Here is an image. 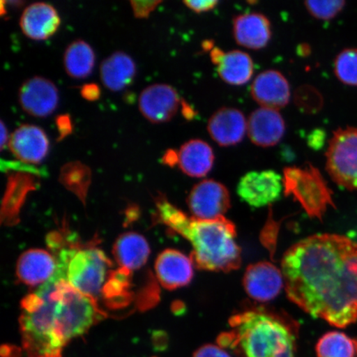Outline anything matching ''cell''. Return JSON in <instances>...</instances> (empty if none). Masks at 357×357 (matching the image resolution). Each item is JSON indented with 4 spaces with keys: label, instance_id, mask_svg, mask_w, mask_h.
I'll use <instances>...</instances> for the list:
<instances>
[{
    "label": "cell",
    "instance_id": "25",
    "mask_svg": "<svg viewBox=\"0 0 357 357\" xmlns=\"http://www.w3.org/2000/svg\"><path fill=\"white\" fill-rule=\"evenodd\" d=\"M96 64V54L91 45L77 40L67 47L64 66L67 75L75 79H84L91 74Z\"/></svg>",
    "mask_w": 357,
    "mask_h": 357
},
{
    "label": "cell",
    "instance_id": "42",
    "mask_svg": "<svg viewBox=\"0 0 357 357\" xmlns=\"http://www.w3.org/2000/svg\"><path fill=\"white\" fill-rule=\"evenodd\" d=\"M45 357H61V355L52 356H45Z\"/></svg>",
    "mask_w": 357,
    "mask_h": 357
},
{
    "label": "cell",
    "instance_id": "33",
    "mask_svg": "<svg viewBox=\"0 0 357 357\" xmlns=\"http://www.w3.org/2000/svg\"><path fill=\"white\" fill-rule=\"evenodd\" d=\"M56 125L58 133H59L57 142L63 140L65 137L69 136L73 132V124L69 114L58 115L56 118Z\"/></svg>",
    "mask_w": 357,
    "mask_h": 357
},
{
    "label": "cell",
    "instance_id": "20",
    "mask_svg": "<svg viewBox=\"0 0 357 357\" xmlns=\"http://www.w3.org/2000/svg\"><path fill=\"white\" fill-rule=\"evenodd\" d=\"M56 259L42 249H32L20 257L17 275L22 283L36 287L44 284L55 275Z\"/></svg>",
    "mask_w": 357,
    "mask_h": 357
},
{
    "label": "cell",
    "instance_id": "10",
    "mask_svg": "<svg viewBox=\"0 0 357 357\" xmlns=\"http://www.w3.org/2000/svg\"><path fill=\"white\" fill-rule=\"evenodd\" d=\"M243 287L250 297L258 302H269L284 287L282 271L271 262L260 261L245 270Z\"/></svg>",
    "mask_w": 357,
    "mask_h": 357
},
{
    "label": "cell",
    "instance_id": "8",
    "mask_svg": "<svg viewBox=\"0 0 357 357\" xmlns=\"http://www.w3.org/2000/svg\"><path fill=\"white\" fill-rule=\"evenodd\" d=\"M187 203L194 218L215 220L225 217L231 206L229 191L220 182L204 180L191 190Z\"/></svg>",
    "mask_w": 357,
    "mask_h": 357
},
{
    "label": "cell",
    "instance_id": "30",
    "mask_svg": "<svg viewBox=\"0 0 357 357\" xmlns=\"http://www.w3.org/2000/svg\"><path fill=\"white\" fill-rule=\"evenodd\" d=\"M296 102L298 108L305 113H317L323 106V98L316 89L302 86L296 93Z\"/></svg>",
    "mask_w": 357,
    "mask_h": 357
},
{
    "label": "cell",
    "instance_id": "4",
    "mask_svg": "<svg viewBox=\"0 0 357 357\" xmlns=\"http://www.w3.org/2000/svg\"><path fill=\"white\" fill-rule=\"evenodd\" d=\"M47 283L53 298L56 334L64 345L71 339L86 333L104 317L97 301L70 285L64 271L56 269Z\"/></svg>",
    "mask_w": 357,
    "mask_h": 357
},
{
    "label": "cell",
    "instance_id": "11",
    "mask_svg": "<svg viewBox=\"0 0 357 357\" xmlns=\"http://www.w3.org/2000/svg\"><path fill=\"white\" fill-rule=\"evenodd\" d=\"M22 109L26 114L45 118L54 112L59 102L55 84L42 77H34L22 83L19 92Z\"/></svg>",
    "mask_w": 357,
    "mask_h": 357
},
{
    "label": "cell",
    "instance_id": "1",
    "mask_svg": "<svg viewBox=\"0 0 357 357\" xmlns=\"http://www.w3.org/2000/svg\"><path fill=\"white\" fill-rule=\"evenodd\" d=\"M289 300L339 328L357 321V243L317 234L289 248L281 261Z\"/></svg>",
    "mask_w": 357,
    "mask_h": 357
},
{
    "label": "cell",
    "instance_id": "15",
    "mask_svg": "<svg viewBox=\"0 0 357 357\" xmlns=\"http://www.w3.org/2000/svg\"><path fill=\"white\" fill-rule=\"evenodd\" d=\"M251 95L253 100L263 108L278 110L289 104V84L278 70L263 71L254 79Z\"/></svg>",
    "mask_w": 357,
    "mask_h": 357
},
{
    "label": "cell",
    "instance_id": "3",
    "mask_svg": "<svg viewBox=\"0 0 357 357\" xmlns=\"http://www.w3.org/2000/svg\"><path fill=\"white\" fill-rule=\"evenodd\" d=\"M229 324L218 345L239 357H296L298 324L289 317L257 307L231 316Z\"/></svg>",
    "mask_w": 357,
    "mask_h": 357
},
{
    "label": "cell",
    "instance_id": "31",
    "mask_svg": "<svg viewBox=\"0 0 357 357\" xmlns=\"http://www.w3.org/2000/svg\"><path fill=\"white\" fill-rule=\"evenodd\" d=\"M279 227V223L275 222L270 214V218H268L264 229L262 230L261 234V243L271 252L272 257L274 256L276 243H278Z\"/></svg>",
    "mask_w": 357,
    "mask_h": 357
},
{
    "label": "cell",
    "instance_id": "16",
    "mask_svg": "<svg viewBox=\"0 0 357 357\" xmlns=\"http://www.w3.org/2000/svg\"><path fill=\"white\" fill-rule=\"evenodd\" d=\"M208 131L218 145L234 146L242 142L248 132V121L239 109L222 108L209 119Z\"/></svg>",
    "mask_w": 357,
    "mask_h": 357
},
{
    "label": "cell",
    "instance_id": "21",
    "mask_svg": "<svg viewBox=\"0 0 357 357\" xmlns=\"http://www.w3.org/2000/svg\"><path fill=\"white\" fill-rule=\"evenodd\" d=\"M234 36L240 46L259 50L270 42L271 22L261 13H243L234 20Z\"/></svg>",
    "mask_w": 357,
    "mask_h": 357
},
{
    "label": "cell",
    "instance_id": "34",
    "mask_svg": "<svg viewBox=\"0 0 357 357\" xmlns=\"http://www.w3.org/2000/svg\"><path fill=\"white\" fill-rule=\"evenodd\" d=\"M193 357H231L225 348L218 345L207 344L199 348Z\"/></svg>",
    "mask_w": 357,
    "mask_h": 357
},
{
    "label": "cell",
    "instance_id": "7",
    "mask_svg": "<svg viewBox=\"0 0 357 357\" xmlns=\"http://www.w3.org/2000/svg\"><path fill=\"white\" fill-rule=\"evenodd\" d=\"M326 158V169L333 181L343 188L357 191V128L334 132Z\"/></svg>",
    "mask_w": 357,
    "mask_h": 357
},
{
    "label": "cell",
    "instance_id": "14",
    "mask_svg": "<svg viewBox=\"0 0 357 357\" xmlns=\"http://www.w3.org/2000/svg\"><path fill=\"white\" fill-rule=\"evenodd\" d=\"M195 263L177 250L167 249L160 254L155 261L156 275L160 284L169 290L188 285L194 276Z\"/></svg>",
    "mask_w": 357,
    "mask_h": 357
},
{
    "label": "cell",
    "instance_id": "35",
    "mask_svg": "<svg viewBox=\"0 0 357 357\" xmlns=\"http://www.w3.org/2000/svg\"><path fill=\"white\" fill-rule=\"evenodd\" d=\"M218 1L216 0H204V1H184L185 6L195 13H202L211 11L215 8Z\"/></svg>",
    "mask_w": 357,
    "mask_h": 357
},
{
    "label": "cell",
    "instance_id": "2",
    "mask_svg": "<svg viewBox=\"0 0 357 357\" xmlns=\"http://www.w3.org/2000/svg\"><path fill=\"white\" fill-rule=\"evenodd\" d=\"M156 208L159 222L189 241L193 248L190 257L199 269L225 273L239 269L242 251L233 222L225 217L215 220L189 217L164 196L156 199Z\"/></svg>",
    "mask_w": 357,
    "mask_h": 357
},
{
    "label": "cell",
    "instance_id": "22",
    "mask_svg": "<svg viewBox=\"0 0 357 357\" xmlns=\"http://www.w3.org/2000/svg\"><path fill=\"white\" fill-rule=\"evenodd\" d=\"M178 166L190 177L206 176L213 167V149L203 140L194 139L185 142L178 151Z\"/></svg>",
    "mask_w": 357,
    "mask_h": 357
},
{
    "label": "cell",
    "instance_id": "36",
    "mask_svg": "<svg viewBox=\"0 0 357 357\" xmlns=\"http://www.w3.org/2000/svg\"><path fill=\"white\" fill-rule=\"evenodd\" d=\"M80 95L88 101H96L101 96V89L97 84L89 83L84 84L80 89Z\"/></svg>",
    "mask_w": 357,
    "mask_h": 357
},
{
    "label": "cell",
    "instance_id": "26",
    "mask_svg": "<svg viewBox=\"0 0 357 357\" xmlns=\"http://www.w3.org/2000/svg\"><path fill=\"white\" fill-rule=\"evenodd\" d=\"M318 357H356L354 339L341 332H329L316 345Z\"/></svg>",
    "mask_w": 357,
    "mask_h": 357
},
{
    "label": "cell",
    "instance_id": "27",
    "mask_svg": "<svg viewBox=\"0 0 357 357\" xmlns=\"http://www.w3.org/2000/svg\"><path fill=\"white\" fill-rule=\"evenodd\" d=\"M60 181L67 189L84 198L91 181V169L79 162L67 163L61 169Z\"/></svg>",
    "mask_w": 357,
    "mask_h": 357
},
{
    "label": "cell",
    "instance_id": "32",
    "mask_svg": "<svg viewBox=\"0 0 357 357\" xmlns=\"http://www.w3.org/2000/svg\"><path fill=\"white\" fill-rule=\"evenodd\" d=\"M130 3L134 16L137 19H146L162 1H131Z\"/></svg>",
    "mask_w": 357,
    "mask_h": 357
},
{
    "label": "cell",
    "instance_id": "19",
    "mask_svg": "<svg viewBox=\"0 0 357 357\" xmlns=\"http://www.w3.org/2000/svg\"><path fill=\"white\" fill-rule=\"evenodd\" d=\"M211 61L217 67L220 78L231 86H243L251 79L254 65L252 57L242 51L223 52L213 47Z\"/></svg>",
    "mask_w": 357,
    "mask_h": 357
},
{
    "label": "cell",
    "instance_id": "12",
    "mask_svg": "<svg viewBox=\"0 0 357 357\" xmlns=\"http://www.w3.org/2000/svg\"><path fill=\"white\" fill-rule=\"evenodd\" d=\"M142 115L153 123L169 121L177 113L181 99L176 89L169 84H155L146 87L139 96Z\"/></svg>",
    "mask_w": 357,
    "mask_h": 357
},
{
    "label": "cell",
    "instance_id": "40",
    "mask_svg": "<svg viewBox=\"0 0 357 357\" xmlns=\"http://www.w3.org/2000/svg\"><path fill=\"white\" fill-rule=\"evenodd\" d=\"M182 113H183V114H184V116L186 119L193 118V115H194L193 110H192L190 105H185V102H184V104H183Z\"/></svg>",
    "mask_w": 357,
    "mask_h": 357
},
{
    "label": "cell",
    "instance_id": "18",
    "mask_svg": "<svg viewBox=\"0 0 357 357\" xmlns=\"http://www.w3.org/2000/svg\"><path fill=\"white\" fill-rule=\"evenodd\" d=\"M285 123L278 110L261 108L253 111L248 120L250 139L258 146H274L284 135Z\"/></svg>",
    "mask_w": 357,
    "mask_h": 357
},
{
    "label": "cell",
    "instance_id": "28",
    "mask_svg": "<svg viewBox=\"0 0 357 357\" xmlns=\"http://www.w3.org/2000/svg\"><path fill=\"white\" fill-rule=\"evenodd\" d=\"M334 73L341 82L357 86V48H347L336 57Z\"/></svg>",
    "mask_w": 357,
    "mask_h": 357
},
{
    "label": "cell",
    "instance_id": "41",
    "mask_svg": "<svg viewBox=\"0 0 357 357\" xmlns=\"http://www.w3.org/2000/svg\"><path fill=\"white\" fill-rule=\"evenodd\" d=\"M355 348H356V357H357V338L354 339Z\"/></svg>",
    "mask_w": 357,
    "mask_h": 357
},
{
    "label": "cell",
    "instance_id": "17",
    "mask_svg": "<svg viewBox=\"0 0 357 357\" xmlns=\"http://www.w3.org/2000/svg\"><path fill=\"white\" fill-rule=\"evenodd\" d=\"M20 24L22 33L26 37L36 41H43L56 32L61 19L51 4L38 2L25 8Z\"/></svg>",
    "mask_w": 357,
    "mask_h": 357
},
{
    "label": "cell",
    "instance_id": "5",
    "mask_svg": "<svg viewBox=\"0 0 357 357\" xmlns=\"http://www.w3.org/2000/svg\"><path fill=\"white\" fill-rule=\"evenodd\" d=\"M54 251L56 261L66 266V280L70 285L97 301L104 293L112 266L105 254L96 248H79L74 245H60Z\"/></svg>",
    "mask_w": 357,
    "mask_h": 357
},
{
    "label": "cell",
    "instance_id": "9",
    "mask_svg": "<svg viewBox=\"0 0 357 357\" xmlns=\"http://www.w3.org/2000/svg\"><path fill=\"white\" fill-rule=\"evenodd\" d=\"M284 189L283 178L271 169L251 172L240 178L236 192L252 208H261L278 200Z\"/></svg>",
    "mask_w": 357,
    "mask_h": 357
},
{
    "label": "cell",
    "instance_id": "23",
    "mask_svg": "<svg viewBox=\"0 0 357 357\" xmlns=\"http://www.w3.org/2000/svg\"><path fill=\"white\" fill-rule=\"evenodd\" d=\"M137 73L135 62L127 53L114 52L102 62L100 78L109 91L118 92L130 86Z\"/></svg>",
    "mask_w": 357,
    "mask_h": 357
},
{
    "label": "cell",
    "instance_id": "13",
    "mask_svg": "<svg viewBox=\"0 0 357 357\" xmlns=\"http://www.w3.org/2000/svg\"><path fill=\"white\" fill-rule=\"evenodd\" d=\"M8 145L16 158L28 164L41 163L50 149L46 132L41 128L31 124L17 128L11 134Z\"/></svg>",
    "mask_w": 357,
    "mask_h": 357
},
{
    "label": "cell",
    "instance_id": "39",
    "mask_svg": "<svg viewBox=\"0 0 357 357\" xmlns=\"http://www.w3.org/2000/svg\"><path fill=\"white\" fill-rule=\"evenodd\" d=\"M8 141H10V137L8 136L7 128L6 127V124L1 121V144H0L1 150L4 149L7 144H8Z\"/></svg>",
    "mask_w": 357,
    "mask_h": 357
},
{
    "label": "cell",
    "instance_id": "37",
    "mask_svg": "<svg viewBox=\"0 0 357 357\" xmlns=\"http://www.w3.org/2000/svg\"><path fill=\"white\" fill-rule=\"evenodd\" d=\"M324 139V132L320 130V129H317V130H314L310 133L307 142H309V145L312 147V149H319L323 146Z\"/></svg>",
    "mask_w": 357,
    "mask_h": 357
},
{
    "label": "cell",
    "instance_id": "29",
    "mask_svg": "<svg viewBox=\"0 0 357 357\" xmlns=\"http://www.w3.org/2000/svg\"><path fill=\"white\" fill-rule=\"evenodd\" d=\"M346 4L342 0H330V1H306L305 6L315 19L330 21L340 13Z\"/></svg>",
    "mask_w": 357,
    "mask_h": 357
},
{
    "label": "cell",
    "instance_id": "24",
    "mask_svg": "<svg viewBox=\"0 0 357 357\" xmlns=\"http://www.w3.org/2000/svg\"><path fill=\"white\" fill-rule=\"evenodd\" d=\"M114 256L119 265L128 271L140 269L149 257L150 248L144 236L127 233L119 236L114 245Z\"/></svg>",
    "mask_w": 357,
    "mask_h": 357
},
{
    "label": "cell",
    "instance_id": "38",
    "mask_svg": "<svg viewBox=\"0 0 357 357\" xmlns=\"http://www.w3.org/2000/svg\"><path fill=\"white\" fill-rule=\"evenodd\" d=\"M162 162L164 164H166L167 166H176L178 162V151L172 149L167 151L166 153L163 155Z\"/></svg>",
    "mask_w": 357,
    "mask_h": 357
},
{
    "label": "cell",
    "instance_id": "6",
    "mask_svg": "<svg viewBox=\"0 0 357 357\" xmlns=\"http://www.w3.org/2000/svg\"><path fill=\"white\" fill-rule=\"evenodd\" d=\"M283 185L285 195L292 196L310 218L322 220L328 208L335 207L331 190L312 164L285 168Z\"/></svg>",
    "mask_w": 357,
    "mask_h": 357
}]
</instances>
